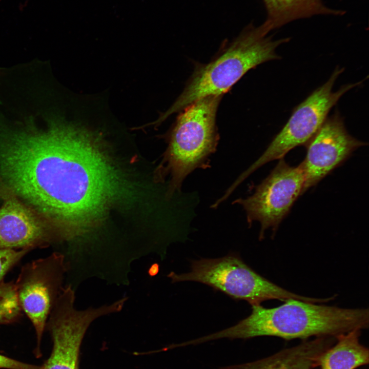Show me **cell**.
<instances>
[{
  "label": "cell",
  "mask_w": 369,
  "mask_h": 369,
  "mask_svg": "<svg viewBox=\"0 0 369 369\" xmlns=\"http://www.w3.org/2000/svg\"><path fill=\"white\" fill-rule=\"evenodd\" d=\"M31 250L0 249V282L7 272Z\"/></svg>",
  "instance_id": "16"
},
{
  "label": "cell",
  "mask_w": 369,
  "mask_h": 369,
  "mask_svg": "<svg viewBox=\"0 0 369 369\" xmlns=\"http://www.w3.org/2000/svg\"><path fill=\"white\" fill-rule=\"evenodd\" d=\"M343 71V68L337 67L323 85L296 108L286 124L262 155L235 181L237 184H239L264 164L283 158L292 149L310 140L324 122L331 108L341 96L362 82L347 84L333 92L335 82Z\"/></svg>",
  "instance_id": "6"
},
{
  "label": "cell",
  "mask_w": 369,
  "mask_h": 369,
  "mask_svg": "<svg viewBox=\"0 0 369 369\" xmlns=\"http://www.w3.org/2000/svg\"><path fill=\"white\" fill-rule=\"evenodd\" d=\"M67 266L64 255L55 252L23 266L14 283L22 310L34 327L38 349L48 317L63 288Z\"/></svg>",
  "instance_id": "8"
},
{
  "label": "cell",
  "mask_w": 369,
  "mask_h": 369,
  "mask_svg": "<svg viewBox=\"0 0 369 369\" xmlns=\"http://www.w3.org/2000/svg\"><path fill=\"white\" fill-rule=\"evenodd\" d=\"M97 115L78 108L66 128L16 141L0 152L6 184L64 240L93 226L112 204L128 196L126 180L92 126Z\"/></svg>",
  "instance_id": "1"
},
{
  "label": "cell",
  "mask_w": 369,
  "mask_h": 369,
  "mask_svg": "<svg viewBox=\"0 0 369 369\" xmlns=\"http://www.w3.org/2000/svg\"><path fill=\"white\" fill-rule=\"evenodd\" d=\"M168 277L173 283L195 281L203 283L234 299L245 300L251 306L272 299L285 301L296 299L314 303L325 301V298L303 296L277 285L256 272L234 254L218 258L192 260L189 272L181 274L171 272Z\"/></svg>",
  "instance_id": "4"
},
{
  "label": "cell",
  "mask_w": 369,
  "mask_h": 369,
  "mask_svg": "<svg viewBox=\"0 0 369 369\" xmlns=\"http://www.w3.org/2000/svg\"><path fill=\"white\" fill-rule=\"evenodd\" d=\"M267 11L264 22L273 30L292 20L316 14L342 15L344 11L326 7L321 0H263Z\"/></svg>",
  "instance_id": "14"
},
{
  "label": "cell",
  "mask_w": 369,
  "mask_h": 369,
  "mask_svg": "<svg viewBox=\"0 0 369 369\" xmlns=\"http://www.w3.org/2000/svg\"><path fill=\"white\" fill-rule=\"evenodd\" d=\"M127 299L125 297L97 308L77 310L72 286L63 288L46 323L53 348L41 369H78L80 346L91 323L99 317L121 311Z\"/></svg>",
  "instance_id": "7"
},
{
  "label": "cell",
  "mask_w": 369,
  "mask_h": 369,
  "mask_svg": "<svg viewBox=\"0 0 369 369\" xmlns=\"http://www.w3.org/2000/svg\"><path fill=\"white\" fill-rule=\"evenodd\" d=\"M15 283L0 282V325L16 322L23 315Z\"/></svg>",
  "instance_id": "15"
},
{
  "label": "cell",
  "mask_w": 369,
  "mask_h": 369,
  "mask_svg": "<svg viewBox=\"0 0 369 369\" xmlns=\"http://www.w3.org/2000/svg\"><path fill=\"white\" fill-rule=\"evenodd\" d=\"M221 96L203 97L189 105L178 116L167 151L170 193L179 190L186 177L204 164L218 141L215 125Z\"/></svg>",
  "instance_id": "5"
},
{
  "label": "cell",
  "mask_w": 369,
  "mask_h": 369,
  "mask_svg": "<svg viewBox=\"0 0 369 369\" xmlns=\"http://www.w3.org/2000/svg\"><path fill=\"white\" fill-rule=\"evenodd\" d=\"M61 241L42 217L14 197L0 208V249L33 250Z\"/></svg>",
  "instance_id": "11"
},
{
  "label": "cell",
  "mask_w": 369,
  "mask_h": 369,
  "mask_svg": "<svg viewBox=\"0 0 369 369\" xmlns=\"http://www.w3.org/2000/svg\"><path fill=\"white\" fill-rule=\"evenodd\" d=\"M37 366L24 363L0 354V368L6 369H41Z\"/></svg>",
  "instance_id": "17"
},
{
  "label": "cell",
  "mask_w": 369,
  "mask_h": 369,
  "mask_svg": "<svg viewBox=\"0 0 369 369\" xmlns=\"http://www.w3.org/2000/svg\"><path fill=\"white\" fill-rule=\"evenodd\" d=\"M331 338L318 337L261 359L218 369H316L318 358L328 348Z\"/></svg>",
  "instance_id": "12"
},
{
  "label": "cell",
  "mask_w": 369,
  "mask_h": 369,
  "mask_svg": "<svg viewBox=\"0 0 369 369\" xmlns=\"http://www.w3.org/2000/svg\"><path fill=\"white\" fill-rule=\"evenodd\" d=\"M361 331L353 330L336 337V343L319 356V369H355L367 364L369 352L359 341Z\"/></svg>",
  "instance_id": "13"
},
{
  "label": "cell",
  "mask_w": 369,
  "mask_h": 369,
  "mask_svg": "<svg viewBox=\"0 0 369 369\" xmlns=\"http://www.w3.org/2000/svg\"><path fill=\"white\" fill-rule=\"evenodd\" d=\"M279 160L252 195L235 201L245 210L250 225L253 221L260 222V239L263 238L265 231L269 228L275 232L302 194L304 176L300 165L291 167L283 158Z\"/></svg>",
  "instance_id": "9"
},
{
  "label": "cell",
  "mask_w": 369,
  "mask_h": 369,
  "mask_svg": "<svg viewBox=\"0 0 369 369\" xmlns=\"http://www.w3.org/2000/svg\"><path fill=\"white\" fill-rule=\"evenodd\" d=\"M271 30L264 23L258 27L247 26L220 56L195 71L176 100L155 123L159 125L171 114L201 98L221 96L250 69L279 59L276 49L290 38L273 40L267 36Z\"/></svg>",
  "instance_id": "3"
},
{
  "label": "cell",
  "mask_w": 369,
  "mask_h": 369,
  "mask_svg": "<svg viewBox=\"0 0 369 369\" xmlns=\"http://www.w3.org/2000/svg\"><path fill=\"white\" fill-rule=\"evenodd\" d=\"M367 308H342L289 299L273 308L252 306L249 316L236 324L200 337L201 343L220 339L274 336L285 339L337 337L368 327Z\"/></svg>",
  "instance_id": "2"
},
{
  "label": "cell",
  "mask_w": 369,
  "mask_h": 369,
  "mask_svg": "<svg viewBox=\"0 0 369 369\" xmlns=\"http://www.w3.org/2000/svg\"><path fill=\"white\" fill-rule=\"evenodd\" d=\"M364 145L365 142L347 132L342 118L337 113L327 117L308 142L306 156L300 164L304 176L302 193Z\"/></svg>",
  "instance_id": "10"
}]
</instances>
